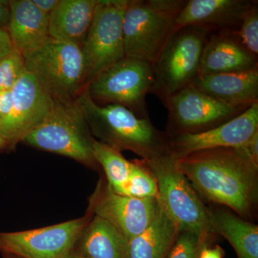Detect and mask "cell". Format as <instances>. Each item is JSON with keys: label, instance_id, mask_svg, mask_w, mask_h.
<instances>
[{"label": "cell", "instance_id": "1", "mask_svg": "<svg viewBox=\"0 0 258 258\" xmlns=\"http://www.w3.org/2000/svg\"><path fill=\"white\" fill-rule=\"evenodd\" d=\"M176 164L201 198L227 207L244 220L252 217L257 201L258 166L242 147L194 153L176 159Z\"/></svg>", "mask_w": 258, "mask_h": 258}, {"label": "cell", "instance_id": "2", "mask_svg": "<svg viewBox=\"0 0 258 258\" xmlns=\"http://www.w3.org/2000/svg\"><path fill=\"white\" fill-rule=\"evenodd\" d=\"M93 138L121 153L130 151L149 160L169 152V139L149 118L139 116L124 106L99 105L86 87L76 98Z\"/></svg>", "mask_w": 258, "mask_h": 258}, {"label": "cell", "instance_id": "3", "mask_svg": "<svg viewBox=\"0 0 258 258\" xmlns=\"http://www.w3.org/2000/svg\"><path fill=\"white\" fill-rule=\"evenodd\" d=\"M94 141L76 99H52L46 118L27 134L22 142L98 170L101 167L93 154Z\"/></svg>", "mask_w": 258, "mask_h": 258}, {"label": "cell", "instance_id": "4", "mask_svg": "<svg viewBox=\"0 0 258 258\" xmlns=\"http://www.w3.org/2000/svg\"><path fill=\"white\" fill-rule=\"evenodd\" d=\"M157 183V203L179 227L208 242L213 235L208 210L170 152L144 160Z\"/></svg>", "mask_w": 258, "mask_h": 258}, {"label": "cell", "instance_id": "5", "mask_svg": "<svg viewBox=\"0 0 258 258\" xmlns=\"http://www.w3.org/2000/svg\"><path fill=\"white\" fill-rule=\"evenodd\" d=\"M186 1L128 0L123 15L125 57L153 62L175 31Z\"/></svg>", "mask_w": 258, "mask_h": 258}, {"label": "cell", "instance_id": "6", "mask_svg": "<svg viewBox=\"0 0 258 258\" xmlns=\"http://www.w3.org/2000/svg\"><path fill=\"white\" fill-rule=\"evenodd\" d=\"M25 69L52 99L74 100L86 87L81 47L49 37L23 55Z\"/></svg>", "mask_w": 258, "mask_h": 258}, {"label": "cell", "instance_id": "7", "mask_svg": "<svg viewBox=\"0 0 258 258\" xmlns=\"http://www.w3.org/2000/svg\"><path fill=\"white\" fill-rule=\"evenodd\" d=\"M215 29L188 25L176 29L153 62L155 86L153 93L163 101L198 76L204 47Z\"/></svg>", "mask_w": 258, "mask_h": 258}, {"label": "cell", "instance_id": "8", "mask_svg": "<svg viewBox=\"0 0 258 258\" xmlns=\"http://www.w3.org/2000/svg\"><path fill=\"white\" fill-rule=\"evenodd\" d=\"M154 86L152 63L125 57L102 71L86 89L98 104L120 105L139 116L149 118L146 98L153 93Z\"/></svg>", "mask_w": 258, "mask_h": 258}, {"label": "cell", "instance_id": "9", "mask_svg": "<svg viewBox=\"0 0 258 258\" xmlns=\"http://www.w3.org/2000/svg\"><path fill=\"white\" fill-rule=\"evenodd\" d=\"M128 0H99L89 30L81 46L85 85L102 71L124 58L123 21Z\"/></svg>", "mask_w": 258, "mask_h": 258}, {"label": "cell", "instance_id": "10", "mask_svg": "<svg viewBox=\"0 0 258 258\" xmlns=\"http://www.w3.org/2000/svg\"><path fill=\"white\" fill-rule=\"evenodd\" d=\"M168 130L171 137L210 130L235 118L247 108L230 106L189 85L169 96Z\"/></svg>", "mask_w": 258, "mask_h": 258}, {"label": "cell", "instance_id": "11", "mask_svg": "<svg viewBox=\"0 0 258 258\" xmlns=\"http://www.w3.org/2000/svg\"><path fill=\"white\" fill-rule=\"evenodd\" d=\"M93 215L20 232H0V252L23 258H66Z\"/></svg>", "mask_w": 258, "mask_h": 258}, {"label": "cell", "instance_id": "12", "mask_svg": "<svg viewBox=\"0 0 258 258\" xmlns=\"http://www.w3.org/2000/svg\"><path fill=\"white\" fill-rule=\"evenodd\" d=\"M158 208L156 198H137L112 191L101 177L88 198L87 212L116 227L128 240L150 225Z\"/></svg>", "mask_w": 258, "mask_h": 258}, {"label": "cell", "instance_id": "13", "mask_svg": "<svg viewBox=\"0 0 258 258\" xmlns=\"http://www.w3.org/2000/svg\"><path fill=\"white\" fill-rule=\"evenodd\" d=\"M11 92V110L0 121V138L8 147H14L45 120L52 107V99L35 76L27 71Z\"/></svg>", "mask_w": 258, "mask_h": 258}, {"label": "cell", "instance_id": "14", "mask_svg": "<svg viewBox=\"0 0 258 258\" xmlns=\"http://www.w3.org/2000/svg\"><path fill=\"white\" fill-rule=\"evenodd\" d=\"M258 132V102L225 123L197 134H185L169 139V152L176 159L202 151L239 148Z\"/></svg>", "mask_w": 258, "mask_h": 258}, {"label": "cell", "instance_id": "15", "mask_svg": "<svg viewBox=\"0 0 258 258\" xmlns=\"http://www.w3.org/2000/svg\"><path fill=\"white\" fill-rule=\"evenodd\" d=\"M257 2L249 0H188L175 20L176 29L205 25L222 31L237 32Z\"/></svg>", "mask_w": 258, "mask_h": 258}, {"label": "cell", "instance_id": "16", "mask_svg": "<svg viewBox=\"0 0 258 258\" xmlns=\"http://www.w3.org/2000/svg\"><path fill=\"white\" fill-rule=\"evenodd\" d=\"M258 68L257 57L244 48L235 32H212L204 47L198 76L242 72Z\"/></svg>", "mask_w": 258, "mask_h": 258}, {"label": "cell", "instance_id": "17", "mask_svg": "<svg viewBox=\"0 0 258 258\" xmlns=\"http://www.w3.org/2000/svg\"><path fill=\"white\" fill-rule=\"evenodd\" d=\"M189 85L230 106L248 108L258 102V68L242 72L198 76Z\"/></svg>", "mask_w": 258, "mask_h": 258}, {"label": "cell", "instance_id": "18", "mask_svg": "<svg viewBox=\"0 0 258 258\" xmlns=\"http://www.w3.org/2000/svg\"><path fill=\"white\" fill-rule=\"evenodd\" d=\"M8 30L15 50L22 55L36 50L49 37V16L32 0H10Z\"/></svg>", "mask_w": 258, "mask_h": 258}, {"label": "cell", "instance_id": "19", "mask_svg": "<svg viewBox=\"0 0 258 258\" xmlns=\"http://www.w3.org/2000/svg\"><path fill=\"white\" fill-rule=\"evenodd\" d=\"M99 0H59L49 15V37L82 45Z\"/></svg>", "mask_w": 258, "mask_h": 258}, {"label": "cell", "instance_id": "20", "mask_svg": "<svg viewBox=\"0 0 258 258\" xmlns=\"http://www.w3.org/2000/svg\"><path fill=\"white\" fill-rule=\"evenodd\" d=\"M74 251L85 258H129V240L111 223L93 216Z\"/></svg>", "mask_w": 258, "mask_h": 258}, {"label": "cell", "instance_id": "21", "mask_svg": "<svg viewBox=\"0 0 258 258\" xmlns=\"http://www.w3.org/2000/svg\"><path fill=\"white\" fill-rule=\"evenodd\" d=\"M212 232L225 237L237 258H258V227L230 210H208Z\"/></svg>", "mask_w": 258, "mask_h": 258}, {"label": "cell", "instance_id": "22", "mask_svg": "<svg viewBox=\"0 0 258 258\" xmlns=\"http://www.w3.org/2000/svg\"><path fill=\"white\" fill-rule=\"evenodd\" d=\"M180 230L158 204L154 220L129 240V258H166Z\"/></svg>", "mask_w": 258, "mask_h": 258}, {"label": "cell", "instance_id": "23", "mask_svg": "<svg viewBox=\"0 0 258 258\" xmlns=\"http://www.w3.org/2000/svg\"><path fill=\"white\" fill-rule=\"evenodd\" d=\"M93 154L112 191L121 193L132 171L133 161L127 160L121 153L98 142H93Z\"/></svg>", "mask_w": 258, "mask_h": 258}, {"label": "cell", "instance_id": "24", "mask_svg": "<svg viewBox=\"0 0 258 258\" xmlns=\"http://www.w3.org/2000/svg\"><path fill=\"white\" fill-rule=\"evenodd\" d=\"M155 177L143 160L134 161L126 184L120 195L137 198H157Z\"/></svg>", "mask_w": 258, "mask_h": 258}, {"label": "cell", "instance_id": "25", "mask_svg": "<svg viewBox=\"0 0 258 258\" xmlns=\"http://www.w3.org/2000/svg\"><path fill=\"white\" fill-rule=\"evenodd\" d=\"M25 71L23 55L15 49L0 60V91H11Z\"/></svg>", "mask_w": 258, "mask_h": 258}, {"label": "cell", "instance_id": "26", "mask_svg": "<svg viewBox=\"0 0 258 258\" xmlns=\"http://www.w3.org/2000/svg\"><path fill=\"white\" fill-rule=\"evenodd\" d=\"M236 36L246 50L252 55H258V8L257 3L251 8L242 20Z\"/></svg>", "mask_w": 258, "mask_h": 258}, {"label": "cell", "instance_id": "27", "mask_svg": "<svg viewBox=\"0 0 258 258\" xmlns=\"http://www.w3.org/2000/svg\"><path fill=\"white\" fill-rule=\"evenodd\" d=\"M206 241L188 231H180L166 258H198Z\"/></svg>", "mask_w": 258, "mask_h": 258}, {"label": "cell", "instance_id": "28", "mask_svg": "<svg viewBox=\"0 0 258 258\" xmlns=\"http://www.w3.org/2000/svg\"><path fill=\"white\" fill-rule=\"evenodd\" d=\"M241 147L247 157L258 166V132L254 134L252 138Z\"/></svg>", "mask_w": 258, "mask_h": 258}, {"label": "cell", "instance_id": "29", "mask_svg": "<svg viewBox=\"0 0 258 258\" xmlns=\"http://www.w3.org/2000/svg\"><path fill=\"white\" fill-rule=\"evenodd\" d=\"M14 50L15 47L8 30L0 28V60Z\"/></svg>", "mask_w": 258, "mask_h": 258}, {"label": "cell", "instance_id": "30", "mask_svg": "<svg viewBox=\"0 0 258 258\" xmlns=\"http://www.w3.org/2000/svg\"><path fill=\"white\" fill-rule=\"evenodd\" d=\"M13 103L11 91H0V121L9 114Z\"/></svg>", "mask_w": 258, "mask_h": 258}, {"label": "cell", "instance_id": "31", "mask_svg": "<svg viewBox=\"0 0 258 258\" xmlns=\"http://www.w3.org/2000/svg\"><path fill=\"white\" fill-rule=\"evenodd\" d=\"M10 5L9 0H0V28L6 29L9 24Z\"/></svg>", "mask_w": 258, "mask_h": 258}, {"label": "cell", "instance_id": "32", "mask_svg": "<svg viewBox=\"0 0 258 258\" xmlns=\"http://www.w3.org/2000/svg\"><path fill=\"white\" fill-rule=\"evenodd\" d=\"M32 2L44 14L49 16L58 4L59 0H32Z\"/></svg>", "mask_w": 258, "mask_h": 258}, {"label": "cell", "instance_id": "33", "mask_svg": "<svg viewBox=\"0 0 258 258\" xmlns=\"http://www.w3.org/2000/svg\"><path fill=\"white\" fill-rule=\"evenodd\" d=\"M223 250L219 246L209 247L205 244L202 247L198 258H223Z\"/></svg>", "mask_w": 258, "mask_h": 258}, {"label": "cell", "instance_id": "34", "mask_svg": "<svg viewBox=\"0 0 258 258\" xmlns=\"http://www.w3.org/2000/svg\"><path fill=\"white\" fill-rule=\"evenodd\" d=\"M66 258H85L83 256L80 255L79 254L76 253L74 250L71 252Z\"/></svg>", "mask_w": 258, "mask_h": 258}, {"label": "cell", "instance_id": "35", "mask_svg": "<svg viewBox=\"0 0 258 258\" xmlns=\"http://www.w3.org/2000/svg\"><path fill=\"white\" fill-rule=\"evenodd\" d=\"M3 258H23L19 257V256L15 255V254H8V253H2Z\"/></svg>", "mask_w": 258, "mask_h": 258}, {"label": "cell", "instance_id": "36", "mask_svg": "<svg viewBox=\"0 0 258 258\" xmlns=\"http://www.w3.org/2000/svg\"><path fill=\"white\" fill-rule=\"evenodd\" d=\"M8 147L6 142L3 139L0 138V151L3 150L5 148Z\"/></svg>", "mask_w": 258, "mask_h": 258}]
</instances>
